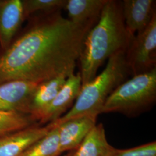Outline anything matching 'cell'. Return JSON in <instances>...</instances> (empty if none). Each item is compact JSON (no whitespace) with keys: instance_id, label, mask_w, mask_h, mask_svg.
<instances>
[{"instance_id":"obj_19","label":"cell","mask_w":156,"mask_h":156,"mask_svg":"<svg viewBox=\"0 0 156 156\" xmlns=\"http://www.w3.org/2000/svg\"><path fill=\"white\" fill-rule=\"evenodd\" d=\"M114 149L113 151H112L111 152H110L109 153H108V154H106L105 156H114Z\"/></svg>"},{"instance_id":"obj_12","label":"cell","mask_w":156,"mask_h":156,"mask_svg":"<svg viewBox=\"0 0 156 156\" xmlns=\"http://www.w3.org/2000/svg\"><path fill=\"white\" fill-rule=\"evenodd\" d=\"M68 76L60 75L38 84L29 104L28 114L35 122H39L42 114L56 97Z\"/></svg>"},{"instance_id":"obj_5","label":"cell","mask_w":156,"mask_h":156,"mask_svg":"<svg viewBox=\"0 0 156 156\" xmlns=\"http://www.w3.org/2000/svg\"><path fill=\"white\" fill-rule=\"evenodd\" d=\"M126 59L133 76L156 68V14L149 24L131 40L126 52Z\"/></svg>"},{"instance_id":"obj_9","label":"cell","mask_w":156,"mask_h":156,"mask_svg":"<svg viewBox=\"0 0 156 156\" xmlns=\"http://www.w3.org/2000/svg\"><path fill=\"white\" fill-rule=\"evenodd\" d=\"M53 126L34 124L27 128L0 136V156H19L34 143L44 136Z\"/></svg>"},{"instance_id":"obj_11","label":"cell","mask_w":156,"mask_h":156,"mask_svg":"<svg viewBox=\"0 0 156 156\" xmlns=\"http://www.w3.org/2000/svg\"><path fill=\"white\" fill-rule=\"evenodd\" d=\"M24 21L21 0H0V50L11 44Z\"/></svg>"},{"instance_id":"obj_10","label":"cell","mask_w":156,"mask_h":156,"mask_svg":"<svg viewBox=\"0 0 156 156\" xmlns=\"http://www.w3.org/2000/svg\"><path fill=\"white\" fill-rule=\"evenodd\" d=\"M155 4L156 1L153 0L122 1L124 22L131 37L134 38L149 24L156 14Z\"/></svg>"},{"instance_id":"obj_7","label":"cell","mask_w":156,"mask_h":156,"mask_svg":"<svg viewBox=\"0 0 156 156\" xmlns=\"http://www.w3.org/2000/svg\"><path fill=\"white\" fill-rule=\"evenodd\" d=\"M82 88L79 72L70 75L55 99L45 110L39 120V124L55 122L73 105Z\"/></svg>"},{"instance_id":"obj_1","label":"cell","mask_w":156,"mask_h":156,"mask_svg":"<svg viewBox=\"0 0 156 156\" xmlns=\"http://www.w3.org/2000/svg\"><path fill=\"white\" fill-rule=\"evenodd\" d=\"M11 44L0 50V84L41 83L75 73L84 39L92 27L76 25L61 11L38 13Z\"/></svg>"},{"instance_id":"obj_8","label":"cell","mask_w":156,"mask_h":156,"mask_svg":"<svg viewBox=\"0 0 156 156\" xmlns=\"http://www.w3.org/2000/svg\"><path fill=\"white\" fill-rule=\"evenodd\" d=\"M94 115H84L56 123L58 128L59 145L61 153L76 150L84 138L96 124Z\"/></svg>"},{"instance_id":"obj_2","label":"cell","mask_w":156,"mask_h":156,"mask_svg":"<svg viewBox=\"0 0 156 156\" xmlns=\"http://www.w3.org/2000/svg\"><path fill=\"white\" fill-rule=\"evenodd\" d=\"M124 22L122 1L108 0L98 22L87 33L78 62L82 86L96 76L111 56L127 51L133 39Z\"/></svg>"},{"instance_id":"obj_16","label":"cell","mask_w":156,"mask_h":156,"mask_svg":"<svg viewBox=\"0 0 156 156\" xmlns=\"http://www.w3.org/2000/svg\"><path fill=\"white\" fill-rule=\"evenodd\" d=\"M31 116L17 111L0 110V136L22 130L34 125Z\"/></svg>"},{"instance_id":"obj_13","label":"cell","mask_w":156,"mask_h":156,"mask_svg":"<svg viewBox=\"0 0 156 156\" xmlns=\"http://www.w3.org/2000/svg\"><path fill=\"white\" fill-rule=\"evenodd\" d=\"M108 0H67L68 20L81 26L93 27Z\"/></svg>"},{"instance_id":"obj_6","label":"cell","mask_w":156,"mask_h":156,"mask_svg":"<svg viewBox=\"0 0 156 156\" xmlns=\"http://www.w3.org/2000/svg\"><path fill=\"white\" fill-rule=\"evenodd\" d=\"M39 83L13 80L0 84V110L28 115L29 104Z\"/></svg>"},{"instance_id":"obj_20","label":"cell","mask_w":156,"mask_h":156,"mask_svg":"<svg viewBox=\"0 0 156 156\" xmlns=\"http://www.w3.org/2000/svg\"><path fill=\"white\" fill-rule=\"evenodd\" d=\"M66 156H73V153H69V154H67Z\"/></svg>"},{"instance_id":"obj_15","label":"cell","mask_w":156,"mask_h":156,"mask_svg":"<svg viewBox=\"0 0 156 156\" xmlns=\"http://www.w3.org/2000/svg\"><path fill=\"white\" fill-rule=\"evenodd\" d=\"M44 136L28 147L19 156H59L61 151L59 145L58 128L55 123Z\"/></svg>"},{"instance_id":"obj_17","label":"cell","mask_w":156,"mask_h":156,"mask_svg":"<svg viewBox=\"0 0 156 156\" xmlns=\"http://www.w3.org/2000/svg\"><path fill=\"white\" fill-rule=\"evenodd\" d=\"M67 0H23L22 3L24 20L38 13L61 11L65 8Z\"/></svg>"},{"instance_id":"obj_3","label":"cell","mask_w":156,"mask_h":156,"mask_svg":"<svg viewBox=\"0 0 156 156\" xmlns=\"http://www.w3.org/2000/svg\"><path fill=\"white\" fill-rule=\"evenodd\" d=\"M126 52L122 51L111 56L104 70L82 86L69 111L55 122L60 123L73 117L84 115L98 116L101 114L108 97L131 75Z\"/></svg>"},{"instance_id":"obj_4","label":"cell","mask_w":156,"mask_h":156,"mask_svg":"<svg viewBox=\"0 0 156 156\" xmlns=\"http://www.w3.org/2000/svg\"><path fill=\"white\" fill-rule=\"evenodd\" d=\"M156 99V68L133 76L120 84L108 97L101 113L119 112L136 115L149 108Z\"/></svg>"},{"instance_id":"obj_14","label":"cell","mask_w":156,"mask_h":156,"mask_svg":"<svg viewBox=\"0 0 156 156\" xmlns=\"http://www.w3.org/2000/svg\"><path fill=\"white\" fill-rule=\"evenodd\" d=\"M106 140L102 124H95L84 138L73 156H105L113 150Z\"/></svg>"},{"instance_id":"obj_18","label":"cell","mask_w":156,"mask_h":156,"mask_svg":"<svg viewBox=\"0 0 156 156\" xmlns=\"http://www.w3.org/2000/svg\"><path fill=\"white\" fill-rule=\"evenodd\" d=\"M115 156H156V142L147 143L128 149H114Z\"/></svg>"}]
</instances>
